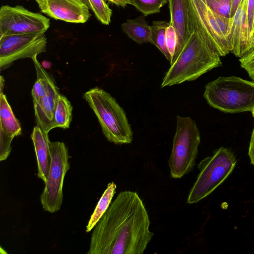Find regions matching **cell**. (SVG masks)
<instances>
[{
  "label": "cell",
  "mask_w": 254,
  "mask_h": 254,
  "mask_svg": "<svg viewBox=\"0 0 254 254\" xmlns=\"http://www.w3.org/2000/svg\"><path fill=\"white\" fill-rule=\"evenodd\" d=\"M248 155L249 156L251 164L254 166V127L251 135Z\"/></svg>",
  "instance_id": "cell-26"
},
{
  "label": "cell",
  "mask_w": 254,
  "mask_h": 254,
  "mask_svg": "<svg viewBox=\"0 0 254 254\" xmlns=\"http://www.w3.org/2000/svg\"><path fill=\"white\" fill-rule=\"evenodd\" d=\"M113 4L118 6H121L123 7L127 4H131V0H105Z\"/></svg>",
  "instance_id": "cell-27"
},
{
  "label": "cell",
  "mask_w": 254,
  "mask_h": 254,
  "mask_svg": "<svg viewBox=\"0 0 254 254\" xmlns=\"http://www.w3.org/2000/svg\"><path fill=\"white\" fill-rule=\"evenodd\" d=\"M189 15L190 32H197L221 57L231 52L232 18L215 13L202 0H189Z\"/></svg>",
  "instance_id": "cell-5"
},
{
  "label": "cell",
  "mask_w": 254,
  "mask_h": 254,
  "mask_svg": "<svg viewBox=\"0 0 254 254\" xmlns=\"http://www.w3.org/2000/svg\"><path fill=\"white\" fill-rule=\"evenodd\" d=\"M37 161L38 177L45 183L52 161L48 133L36 126L31 134Z\"/></svg>",
  "instance_id": "cell-16"
},
{
  "label": "cell",
  "mask_w": 254,
  "mask_h": 254,
  "mask_svg": "<svg viewBox=\"0 0 254 254\" xmlns=\"http://www.w3.org/2000/svg\"><path fill=\"white\" fill-rule=\"evenodd\" d=\"M237 161L234 153L224 147L202 159L197 165L199 173L190 191L187 202L195 203L209 195L230 175Z\"/></svg>",
  "instance_id": "cell-6"
},
{
  "label": "cell",
  "mask_w": 254,
  "mask_h": 254,
  "mask_svg": "<svg viewBox=\"0 0 254 254\" xmlns=\"http://www.w3.org/2000/svg\"><path fill=\"white\" fill-rule=\"evenodd\" d=\"M205 2L215 13L230 18L232 0H205Z\"/></svg>",
  "instance_id": "cell-23"
},
{
  "label": "cell",
  "mask_w": 254,
  "mask_h": 254,
  "mask_svg": "<svg viewBox=\"0 0 254 254\" xmlns=\"http://www.w3.org/2000/svg\"><path fill=\"white\" fill-rule=\"evenodd\" d=\"M251 112L253 117L254 118V109Z\"/></svg>",
  "instance_id": "cell-30"
},
{
  "label": "cell",
  "mask_w": 254,
  "mask_h": 254,
  "mask_svg": "<svg viewBox=\"0 0 254 254\" xmlns=\"http://www.w3.org/2000/svg\"><path fill=\"white\" fill-rule=\"evenodd\" d=\"M83 98L96 116L108 141L116 144L132 142L133 133L126 114L109 93L96 87L86 92Z\"/></svg>",
  "instance_id": "cell-3"
},
{
  "label": "cell",
  "mask_w": 254,
  "mask_h": 254,
  "mask_svg": "<svg viewBox=\"0 0 254 254\" xmlns=\"http://www.w3.org/2000/svg\"><path fill=\"white\" fill-rule=\"evenodd\" d=\"M0 85V160L2 161L8 157L12 140L14 137L21 135L22 129L3 93L4 79L2 76Z\"/></svg>",
  "instance_id": "cell-12"
},
{
  "label": "cell",
  "mask_w": 254,
  "mask_h": 254,
  "mask_svg": "<svg viewBox=\"0 0 254 254\" xmlns=\"http://www.w3.org/2000/svg\"><path fill=\"white\" fill-rule=\"evenodd\" d=\"M37 3L39 2V0H35Z\"/></svg>",
  "instance_id": "cell-31"
},
{
  "label": "cell",
  "mask_w": 254,
  "mask_h": 254,
  "mask_svg": "<svg viewBox=\"0 0 254 254\" xmlns=\"http://www.w3.org/2000/svg\"><path fill=\"white\" fill-rule=\"evenodd\" d=\"M116 185L113 182L108 184L91 215L86 228V232H89L93 229L110 206L112 198L116 193Z\"/></svg>",
  "instance_id": "cell-18"
},
{
  "label": "cell",
  "mask_w": 254,
  "mask_h": 254,
  "mask_svg": "<svg viewBox=\"0 0 254 254\" xmlns=\"http://www.w3.org/2000/svg\"><path fill=\"white\" fill-rule=\"evenodd\" d=\"M94 13L96 18L102 24L109 25L111 22L112 10L104 0H83Z\"/></svg>",
  "instance_id": "cell-21"
},
{
  "label": "cell",
  "mask_w": 254,
  "mask_h": 254,
  "mask_svg": "<svg viewBox=\"0 0 254 254\" xmlns=\"http://www.w3.org/2000/svg\"><path fill=\"white\" fill-rule=\"evenodd\" d=\"M60 94L59 89L50 75L45 95L34 106L37 126L48 133L54 129V113Z\"/></svg>",
  "instance_id": "cell-15"
},
{
  "label": "cell",
  "mask_w": 254,
  "mask_h": 254,
  "mask_svg": "<svg viewBox=\"0 0 254 254\" xmlns=\"http://www.w3.org/2000/svg\"><path fill=\"white\" fill-rule=\"evenodd\" d=\"M241 0H232V8L230 13V18H232L234 16Z\"/></svg>",
  "instance_id": "cell-28"
},
{
  "label": "cell",
  "mask_w": 254,
  "mask_h": 254,
  "mask_svg": "<svg viewBox=\"0 0 254 254\" xmlns=\"http://www.w3.org/2000/svg\"><path fill=\"white\" fill-rule=\"evenodd\" d=\"M72 106L67 98L60 94L55 108L54 118V128L64 129L69 127L72 120Z\"/></svg>",
  "instance_id": "cell-19"
},
{
  "label": "cell",
  "mask_w": 254,
  "mask_h": 254,
  "mask_svg": "<svg viewBox=\"0 0 254 254\" xmlns=\"http://www.w3.org/2000/svg\"><path fill=\"white\" fill-rule=\"evenodd\" d=\"M52 161L45 186L40 195L43 209L50 213L60 210L63 201V185L69 169L68 149L63 142H50Z\"/></svg>",
  "instance_id": "cell-8"
},
{
  "label": "cell",
  "mask_w": 254,
  "mask_h": 254,
  "mask_svg": "<svg viewBox=\"0 0 254 254\" xmlns=\"http://www.w3.org/2000/svg\"><path fill=\"white\" fill-rule=\"evenodd\" d=\"M166 43L172 60L177 43V35L174 28L170 23L166 30Z\"/></svg>",
  "instance_id": "cell-25"
},
{
  "label": "cell",
  "mask_w": 254,
  "mask_h": 254,
  "mask_svg": "<svg viewBox=\"0 0 254 254\" xmlns=\"http://www.w3.org/2000/svg\"><path fill=\"white\" fill-rule=\"evenodd\" d=\"M45 34H25L0 37V68L8 67L15 61L32 59L46 51Z\"/></svg>",
  "instance_id": "cell-10"
},
{
  "label": "cell",
  "mask_w": 254,
  "mask_h": 254,
  "mask_svg": "<svg viewBox=\"0 0 254 254\" xmlns=\"http://www.w3.org/2000/svg\"><path fill=\"white\" fill-rule=\"evenodd\" d=\"M170 23L165 21H154L151 26L150 43L155 46L171 62L172 58L166 43V30Z\"/></svg>",
  "instance_id": "cell-20"
},
{
  "label": "cell",
  "mask_w": 254,
  "mask_h": 254,
  "mask_svg": "<svg viewBox=\"0 0 254 254\" xmlns=\"http://www.w3.org/2000/svg\"><path fill=\"white\" fill-rule=\"evenodd\" d=\"M239 61L241 66L247 72L254 81V48L241 57Z\"/></svg>",
  "instance_id": "cell-24"
},
{
  "label": "cell",
  "mask_w": 254,
  "mask_h": 254,
  "mask_svg": "<svg viewBox=\"0 0 254 254\" xmlns=\"http://www.w3.org/2000/svg\"><path fill=\"white\" fill-rule=\"evenodd\" d=\"M177 126L168 161L171 177L179 179L192 171L200 143V132L190 117H176Z\"/></svg>",
  "instance_id": "cell-7"
},
{
  "label": "cell",
  "mask_w": 254,
  "mask_h": 254,
  "mask_svg": "<svg viewBox=\"0 0 254 254\" xmlns=\"http://www.w3.org/2000/svg\"><path fill=\"white\" fill-rule=\"evenodd\" d=\"M50 26L49 18L22 5H4L0 8V37L4 35L45 34Z\"/></svg>",
  "instance_id": "cell-9"
},
{
  "label": "cell",
  "mask_w": 254,
  "mask_h": 254,
  "mask_svg": "<svg viewBox=\"0 0 254 254\" xmlns=\"http://www.w3.org/2000/svg\"><path fill=\"white\" fill-rule=\"evenodd\" d=\"M203 96L212 107L228 113L254 109V81L235 76H220L208 83Z\"/></svg>",
  "instance_id": "cell-4"
},
{
  "label": "cell",
  "mask_w": 254,
  "mask_h": 254,
  "mask_svg": "<svg viewBox=\"0 0 254 254\" xmlns=\"http://www.w3.org/2000/svg\"><path fill=\"white\" fill-rule=\"evenodd\" d=\"M204 2H205V0H202Z\"/></svg>",
  "instance_id": "cell-32"
},
{
  "label": "cell",
  "mask_w": 254,
  "mask_h": 254,
  "mask_svg": "<svg viewBox=\"0 0 254 254\" xmlns=\"http://www.w3.org/2000/svg\"><path fill=\"white\" fill-rule=\"evenodd\" d=\"M41 11L56 20L84 23L89 19V8L83 0H39Z\"/></svg>",
  "instance_id": "cell-11"
},
{
  "label": "cell",
  "mask_w": 254,
  "mask_h": 254,
  "mask_svg": "<svg viewBox=\"0 0 254 254\" xmlns=\"http://www.w3.org/2000/svg\"><path fill=\"white\" fill-rule=\"evenodd\" d=\"M168 0H131V4L141 12L144 16L160 11L161 8Z\"/></svg>",
  "instance_id": "cell-22"
},
{
  "label": "cell",
  "mask_w": 254,
  "mask_h": 254,
  "mask_svg": "<svg viewBox=\"0 0 254 254\" xmlns=\"http://www.w3.org/2000/svg\"><path fill=\"white\" fill-rule=\"evenodd\" d=\"M221 56L195 31L186 42L164 77L161 87L194 80L222 64Z\"/></svg>",
  "instance_id": "cell-2"
},
{
  "label": "cell",
  "mask_w": 254,
  "mask_h": 254,
  "mask_svg": "<svg viewBox=\"0 0 254 254\" xmlns=\"http://www.w3.org/2000/svg\"><path fill=\"white\" fill-rule=\"evenodd\" d=\"M248 0H242L232 18L229 38L231 52L241 58L249 51L248 23Z\"/></svg>",
  "instance_id": "cell-13"
},
{
  "label": "cell",
  "mask_w": 254,
  "mask_h": 254,
  "mask_svg": "<svg viewBox=\"0 0 254 254\" xmlns=\"http://www.w3.org/2000/svg\"><path fill=\"white\" fill-rule=\"evenodd\" d=\"M144 16L141 15L134 19H127L121 25L124 32L138 44L150 42L151 26Z\"/></svg>",
  "instance_id": "cell-17"
},
{
  "label": "cell",
  "mask_w": 254,
  "mask_h": 254,
  "mask_svg": "<svg viewBox=\"0 0 254 254\" xmlns=\"http://www.w3.org/2000/svg\"><path fill=\"white\" fill-rule=\"evenodd\" d=\"M170 12V23L177 35V43L174 56L170 63L177 58L190 33L189 22V0H168Z\"/></svg>",
  "instance_id": "cell-14"
},
{
  "label": "cell",
  "mask_w": 254,
  "mask_h": 254,
  "mask_svg": "<svg viewBox=\"0 0 254 254\" xmlns=\"http://www.w3.org/2000/svg\"><path fill=\"white\" fill-rule=\"evenodd\" d=\"M141 198L120 192L93 229L88 254H143L154 233Z\"/></svg>",
  "instance_id": "cell-1"
},
{
  "label": "cell",
  "mask_w": 254,
  "mask_h": 254,
  "mask_svg": "<svg viewBox=\"0 0 254 254\" xmlns=\"http://www.w3.org/2000/svg\"><path fill=\"white\" fill-rule=\"evenodd\" d=\"M252 46H253V48H254V20L253 29V32H252Z\"/></svg>",
  "instance_id": "cell-29"
}]
</instances>
